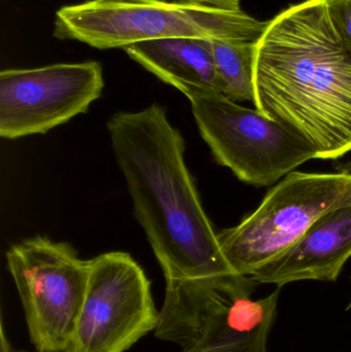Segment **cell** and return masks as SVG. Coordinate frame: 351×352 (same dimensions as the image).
<instances>
[{
	"label": "cell",
	"instance_id": "7c38bea8",
	"mask_svg": "<svg viewBox=\"0 0 351 352\" xmlns=\"http://www.w3.org/2000/svg\"><path fill=\"white\" fill-rule=\"evenodd\" d=\"M222 93L234 101L255 100L256 43L210 41Z\"/></svg>",
	"mask_w": 351,
	"mask_h": 352
},
{
	"label": "cell",
	"instance_id": "ba28073f",
	"mask_svg": "<svg viewBox=\"0 0 351 352\" xmlns=\"http://www.w3.org/2000/svg\"><path fill=\"white\" fill-rule=\"evenodd\" d=\"M104 88L98 62L60 63L0 72V136L18 140L87 113Z\"/></svg>",
	"mask_w": 351,
	"mask_h": 352
},
{
	"label": "cell",
	"instance_id": "9a60e30c",
	"mask_svg": "<svg viewBox=\"0 0 351 352\" xmlns=\"http://www.w3.org/2000/svg\"><path fill=\"white\" fill-rule=\"evenodd\" d=\"M0 352H16L12 349V343H10L8 335H6L2 318L1 324H0Z\"/></svg>",
	"mask_w": 351,
	"mask_h": 352
},
{
	"label": "cell",
	"instance_id": "8992f818",
	"mask_svg": "<svg viewBox=\"0 0 351 352\" xmlns=\"http://www.w3.org/2000/svg\"><path fill=\"white\" fill-rule=\"evenodd\" d=\"M8 269L37 352H63L86 295L90 260L67 242L35 236L6 252Z\"/></svg>",
	"mask_w": 351,
	"mask_h": 352
},
{
	"label": "cell",
	"instance_id": "30bf717a",
	"mask_svg": "<svg viewBox=\"0 0 351 352\" xmlns=\"http://www.w3.org/2000/svg\"><path fill=\"white\" fill-rule=\"evenodd\" d=\"M124 51L148 72L181 93L190 88L222 93L208 39H158L128 45Z\"/></svg>",
	"mask_w": 351,
	"mask_h": 352
},
{
	"label": "cell",
	"instance_id": "9c48e42d",
	"mask_svg": "<svg viewBox=\"0 0 351 352\" xmlns=\"http://www.w3.org/2000/svg\"><path fill=\"white\" fill-rule=\"evenodd\" d=\"M351 258V206L319 219L284 254L251 275L278 287L303 280L336 281Z\"/></svg>",
	"mask_w": 351,
	"mask_h": 352
},
{
	"label": "cell",
	"instance_id": "2e32d148",
	"mask_svg": "<svg viewBox=\"0 0 351 352\" xmlns=\"http://www.w3.org/2000/svg\"><path fill=\"white\" fill-rule=\"evenodd\" d=\"M348 310H351V301L350 305H348Z\"/></svg>",
	"mask_w": 351,
	"mask_h": 352
},
{
	"label": "cell",
	"instance_id": "5b68a950",
	"mask_svg": "<svg viewBox=\"0 0 351 352\" xmlns=\"http://www.w3.org/2000/svg\"><path fill=\"white\" fill-rule=\"evenodd\" d=\"M183 94L214 160L241 182L272 186L315 159L303 140L258 109L241 107L216 91L190 88Z\"/></svg>",
	"mask_w": 351,
	"mask_h": 352
},
{
	"label": "cell",
	"instance_id": "3957f363",
	"mask_svg": "<svg viewBox=\"0 0 351 352\" xmlns=\"http://www.w3.org/2000/svg\"><path fill=\"white\" fill-rule=\"evenodd\" d=\"M268 22L170 0H89L56 12L54 36L99 50L167 38L257 43Z\"/></svg>",
	"mask_w": 351,
	"mask_h": 352
},
{
	"label": "cell",
	"instance_id": "4fadbf2b",
	"mask_svg": "<svg viewBox=\"0 0 351 352\" xmlns=\"http://www.w3.org/2000/svg\"><path fill=\"white\" fill-rule=\"evenodd\" d=\"M340 38L351 55V0H326Z\"/></svg>",
	"mask_w": 351,
	"mask_h": 352
},
{
	"label": "cell",
	"instance_id": "52a82bcc",
	"mask_svg": "<svg viewBox=\"0 0 351 352\" xmlns=\"http://www.w3.org/2000/svg\"><path fill=\"white\" fill-rule=\"evenodd\" d=\"M152 285L130 254L90 260L84 302L63 352H126L158 326Z\"/></svg>",
	"mask_w": 351,
	"mask_h": 352
},
{
	"label": "cell",
	"instance_id": "7a4b0ae2",
	"mask_svg": "<svg viewBox=\"0 0 351 352\" xmlns=\"http://www.w3.org/2000/svg\"><path fill=\"white\" fill-rule=\"evenodd\" d=\"M256 109L321 160L351 152V55L326 0L290 6L256 43Z\"/></svg>",
	"mask_w": 351,
	"mask_h": 352
},
{
	"label": "cell",
	"instance_id": "5bb4252c",
	"mask_svg": "<svg viewBox=\"0 0 351 352\" xmlns=\"http://www.w3.org/2000/svg\"><path fill=\"white\" fill-rule=\"evenodd\" d=\"M170 1L216 8V10H231V12L241 10L240 0H170Z\"/></svg>",
	"mask_w": 351,
	"mask_h": 352
},
{
	"label": "cell",
	"instance_id": "8fae6325",
	"mask_svg": "<svg viewBox=\"0 0 351 352\" xmlns=\"http://www.w3.org/2000/svg\"><path fill=\"white\" fill-rule=\"evenodd\" d=\"M280 289L259 300L241 298L214 318L201 338L183 352H268Z\"/></svg>",
	"mask_w": 351,
	"mask_h": 352
},
{
	"label": "cell",
	"instance_id": "277c9868",
	"mask_svg": "<svg viewBox=\"0 0 351 352\" xmlns=\"http://www.w3.org/2000/svg\"><path fill=\"white\" fill-rule=\"evenodd\" d=\"M351 206V170L293 171L278 182L261 204L238 225L218 233L223 254L240 276L280 258L319 219Z\"/></svg>",
	"mask_w": 351,
	"mask_h": 352
},
{
	"label": "cell",
	"instance_id": "6da1fadb",
	"mask_svg": "<svg viewBox=\"0 0 351 352\" xmlns=\"http://www.w3.org/2000/svg\"><path fill=\"white\" fill-rule=\"evenodd\" d=\"M107 131L166 283L155 335L188 349L232 301L251 298L257 283L227 262L185 164V140L164 107L113 113Z\"/></svg>",
	"mask_w": 351,
	"mask_h": 352
}]
</instances>
